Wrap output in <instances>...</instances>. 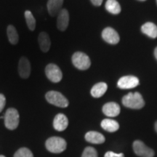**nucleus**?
<instances>
[{
  "instance_id": "1",
  "label": "nucleus",
  "mask_w": 157,
  "mask_h": 157,
  "mask_svg": "<svg viewBox=\"0 0 157 157\" xmlns=\"http://www.w3.org/2000/svg\"><path fill=\"white\" fill-rule=\"evenodd\" d=\"M122 103L125 107L132 109H140L145 105V101L139 93H129L124 96Z\"/></svg>"
},
{
  "instance_id": "2",
  "label": "nucleus",
  "mask_w": 157,
  "mask_h": 157,
  "mask_svg": "<svg viewBox=\"0 0 157 157\" xmlns=\"http://www.w3.org/2000/svg\"><path fill=\"white\" fill-rule=\"evenodd\" d=\"M66 142L60 137H52L46 141V148L49 151L54 154H60L66 148Z\"/></svg>"
},
{
  "instance_id": "3",
  "label": "nucleus",
  "mask_w": 157,
  "mask_h": 157,
  "mask_svg": "<svg viewBox=\"0 0 157 157\" xmlns=\"http://www.w3.org/2000/svg\"><path fill=\"white\" fill-rule=\"evenodd\" d=\"M48 103L60 108H66L68 105L67 98L57 91H49L45 95Z\"/></svg>"
},
{
  "instance_id": "4",
  "label": "nucleus",
  "mask_w": 157,
  "mask_h": 157,
  "mask_svg": "<svg viewBox=\"0 0 157 157\" xmlns=\"http://www.w3.org/2000/svg\"><path fill=\"white\" fill-rule=\"evenodd\" d=\"M19 113L14 108L8 109L5 115V125L8 129L13 130L18 127L19 124Z\"/></svg>"
},
{
  "instance_id": "5",
  "label": "nucleus",
  "mask_w": 157,
  "mask_h": 157,
  "mask_svg": "<svg viewBox=\"0 0 157 157\" xmlns=\"http://www.w3.org/2000/svg\"><path fill=\"white\" fill-rule=\"evenodd\" d=\"M72 63L79 70H87L91 66V61L87 55L82 52H76L72 56Z\"/></svg>"
},
{
  "instance_id": "6",
  "label": "nucleus",
  "mask_w": 157,
  "mask_h": 157,
  "mask_svg": "<svg viewBox=\"0 0 157 157\" xmlns=\"http://www.w3.org/2000/svg\"><path fill=\"white\" fill-rule=\"evenodd\" d=\"M45 74H46L47 77L50 79L51 82L54 83H58V82L61 81L63 78V74L60 68L56 64L50 63L48 64L45 68Z\"/></svg>"
},
{
  "instance_id": "7",
  "label": "nucleus",
  "mask_w": 157,
  "mask_h": 157,
  "mask_svg": "<svg viewBox=\"0 0 157 157\" xmlns=\"http://www.w3.org/2000/svg\"><path fill=\"white\" fill-rule=\"evenodd\" d=\"M133 149L137 156L141 157H153L154 156V151L151 148L147 147L140 140H135L133 143Z\"/></svg>"
},
{
  "instance_id": "8",
  "label": "nucleus",
  "mask_w": 157,
  "mask_h": 157,
  "mask_svg": "<svg viewBox=\"0 0 157 157\" xmlns=\"http://www.w3.org/2000/svg\"><path fill=\"white\" fill-rule=\"evenodd\" d=\"M139 84V79L134 76H125L120 78L117 82V86L120 89H132Z\"/></svg>"
},
{
  "instance_id": "9",
  "label": "nucleus",
  "mask_w": 157,
  "mask_h": 157,
  "mask_svg": "<svg viewBox=\"0 0 157 157\" xmlns=\"http://www.w3.org/2000/svg\"><path fill=\"white\" fill-rule=\"evenodd\" d=\"M103 40L111 44H117L119 42V36L114 29L111 27H107L102 32Z\"/></svg>"
},
{
  "instance_id": "10",
  "label": "nucleus",
  "mask_w": 157,
  "mask_h": 157,
  "mask_svg": "<svg viewBox=\"0 0 157 157\" xmlns=\"http://www.w3.org/2000/svg\"><path fill=\"white\" fill-rule=\"evenodd\" d=\"M18 73L22 78H28L31 74V64L25 57H22L19 60Z\"/></svg>"
},
{
  "instance_id": "11",
  "label": "nucleus",
  "mask_w": 157,
  "mask_h": 157,
  "mask_svg": "<svg viewBox=\"0 0 157 157\" xmlns=\"http://www.w3.org/2000/svg\"><path fill=\"white\" fill-rule=\"evenodd\" d=\"M69 23V13L66 9H62L58 15L57 27L60 31H63L67 29Z\"/></svg>"
},
{
  "instance_id": "12",
  "label": "nucleus",
  "mask_w": 157,
  "mask_h": 157,
  "mask_svg": "<svg viewBox=\"0 0 157 157\" xmlns=\"http://www.w3.org/2000/svg\"><path fill=\"white\" fill-rule=\"evenodd\" d=\"M103 112L104 114L109 117H117L120 113V106L119 104L111 102L107 103L103 105Z\"/></svg>"
},
{
  "instance_id": "13",
  "label": "nucleus",
  "mask_w": 157,
  "mask_h": 157,
  "mask_svg": "<svg viewBox=\"0 0 157 157\" xmlns=\"http://www.w3.org/2000/svg\"><path fill=\"white\" fill-rule=\"evenodd\" d=\"M68 125V118L63 113H58L55 117L53 121V127L55 129L59 132H62L67 128Z\"/></svg>"
},
{
  "instance_id": "14",
  "label": "nucleus",
  "mask_w": 157,
  "mask_h": 157,
  "mask_svg": "<svg viewBox=\"0 0 157 157\" xmlns=\"http://www.w3.org/2000/svg\"><path fill=\"white\" fill-rule=\"evenodd\" d=\"M63 4V0H48V10L51 16H56L58 15L61 10V7Z\"/></svg>"
},
{
  "instance_id": "15",
  "label": "nucleus",
  "mask_w": 157,
  "mask_h": 157,
  "mask_svg": "<svg viewBox=\"0 0 157 157\" xmlns=\"http://www.w3.org/2000/svg\"><path fill=\"white\" fill-rule=\"evenodd\" d=\"M38 42L39 44V48L41 50L44 52H48L50 50L51 46V41L50 36L48 33L41 32L39 35Z\"/></svg>"
},
{
  "instance_id": "16",
  "label": "nucleus",
  "mask_w": 157,
  "mask_h": 157,
  "mask_svg": "<svg viewBox=\"0 0 157 157\" xmlns=\"http://www.w3.org/2000/svg\"><path fill=\"white\" fill-rule=\"evenodd\" d=\"M85 140L90 143L93 144H101L105 142V138L101 133L90 131L85 135Z\"/></svg>"
},
{
  "instance_id": "17",
  "label": "nucleus",
  "mask_w": 157,
  "mask_h": 157,
  "mask_svg": "<svg viewBox=\"0 0 157 157\" xmlns=\"http://www.w3.org/2000/svg\"><path fill=\"white\" fill-rule=\"evenodd\" d=\"M141 31L143 34L152 39L157 37V26L154 23L148 22L143 24L141 27Z\"/></svg>"
},
{
  "instance_id": "18",
  "label": "nucleus",
  "mask_w": 157,
  "mask_h": 157,
  "mask_svg": "<svg viewBox=\"0 0 157 157\" xmlns=\"http://www.w3.org/2000/svg\"><path fill=\"white\" fill-rule=\"evenodd\" d=\"M101 127L109 132H114L119 128V124L117 121L110 119H105L101 121Z\"/></svg>"
},
{
  "instance_id": "19",
  "label": "nucleus",
  "mask_w": 157,
  "mask_h": 157,
  "mask_svg": "<svg viewBox=\"0 0 157 157\" xmlns=\"http://www.w3.org/2000/svg\"><path fill=\"white\" fill-rule=\"evenodd\" d=\"M108 89L107 84L104 82H99L95 84L91 90V95L94 98H101L105 93Z\"/></svg>"
},
{
  "instance_id": "20",
  "label": "nucleus",
  "mask_w": 157,
  "mask_h": 157,
  "mask_svg": "<svg viewBox=\"0 0 157 157\" xmlns=\"http://www.w3.org/2000/svg\"><path fill=\"white\" fill-rule=\"evenodd\" d=\"M105 9L111 14L117 15L120 13L121 6L117 0H107L105 3Z\"/></svg>"
},
{
  "instance_id": "21",
  "label": "nucleus",
  "mask_w": 157,
  "mask_h": 157,
  "mask_svg": "<svg viewBox=\"0 0 157 157\" xmlns=\"http://www.w3.org/2000/svg\"><path fill=\"white\" fill-rule=\"evenodd\" d=\"M7 33L10 42L12 44H17L19 40V36L17 30L13 25H8L7 29Z\"/></svg>"
},
{
  "instance_id": "22",
  "label": "nucleus",
  "mask_w": 157,
  "mask_h": 157,
  "mask_svg": "<svg viewBox=\"0 0 157 157\" xmlns=\"http://www.w3.org/2000/svg\"><path fill=\"white\" fill-rule=\"evenodd\" d=\"M25 18L29 29L31 31H34L36 29V20L31 11L26 10L25 12Z\"/></svg>"
},
{
  "instance_id": "23",
  "label": "nucleus",
  "mask_w": 157,
  "mask_h": 157,
  "mask_svg": "<svg viewBox=\"0 0 157 157\" xmlns=\"http://www.w3.org/2000/svg\"><path fill=\"white\" fill-rule=\"evenodd\" d=\"M14 157H34V155L29 148H21L15 152Z\"/></svg>"
},
{
  "instance_id": "24",
  "label": "nucleus",
  "mask_w": 157,
  "mask_h": 157,
  "mask_svg": "<svg viewBox=\"0 0 157 157\" xmlns=\"http://www.w3.org/2000/svg\"><path fill=\"white\" fill-rule=\"evenodd\" d=\"M82 157H98V152L93 147H87L84 149Z\"/></svg>"
},
{
  "instance_id": "25",
  "label": "nucleus",
  "mask_w": 157,
  "mask_h": 157,
  "mask_svg": "<svg viewBox=\"0 0 157 157\" xmlns=\"http://www.w3.org/2000/svg\"><path fill=\"white\" fill-rule=\"evenodd\" d=\"M6 104V98L3 94H0V113L2 111Z\"/></svg>"
},
{
  "instance_id": "26",
  "label": "nucleus",
  "mask_w": 157,
  "mask_h": 157,
  "mask_svg": "<svg viewBox=\"0 0 157 157\" xmlns=\"http://www.w3.org/2000/svg\"><path fill=\"white\" fill-rule=\"evenodd\" d=\"M104 157H124V155L123 154H116L112 151H108L105 153Z\"/></svg>"
},
{
  "instance_id": "27",
  "label": "nucleus",
  "mask_w": 157,
  "mask_h": 157,
  "mask_svg": "<svg viewBox=\"0 0 157 157\" xmlns=\"http://www.w3.org/2000/svg\"><path fill=\"white\" fill-rule=\"evenodd\" d=\"M93 5L95 6H101L103 3V0H90Z\"/></svg>"
},
{
  "instance_id": "28",
  "label": "nucleus",
  "mask_w": 157,
  "mask_h": 157,
  "mask_svg": "<svg viewBox=\"0 0 157 157\" xmlns=\"http://www.w3.org/2000/svg\"><path fill=\"white\" fill-rule=\"evenodd\" d=\"M154 56H155V58H156V59L157 60V47L154 50Z\"/></svg>"
},
{
  "instance_id": "29",
  "label": "nucleus",
  "mask_w": 157,
  "mask_h": 157,
  "mask_svg": "<svg viewBox=\"0 0 157 157\" xmlns=\"http://www.w3.org/2000/svg\"><path fill=\"white\" fill-rule=\"evenodd\" d=\"M155 129H156V131L157 132V121L156 122V124H155Z\"/></svg>"
},
{
  "instance_id": "30",
  "label": "nucleus",
  "mask_w": 157,
  "mask_h": 157,
  "mask_svg": "<svg viewBox=\"0 0 157 157\" xmlns=\"http://www.w3.org/2000/svg\"><path fill=\"white\" fill-rule=\"evenodd\" d=\"M0 157H5V156H3V155H0Z\"/></svg>"
},
{
  "instance_id": "31",
  "label": "nucleus",
  "mask_w": 157,
  "mask_h": 157,
  "mask_svg": "<svg viewBox=\"0 0 157 157\" xmlns=\"http://www.w3.org/2000/svg\"><path fill=\"white\" fill-rule=\"evenodd\" d=\"M139 1H142L143 2V1H146V0H139Z\"/></svg>"
},
{
  "instance_id": "32",
  "label": "nucleus",
  "mask_w": 157,
  "mask_h": 157,
  "mask_svg": "<svg viewBox=\"0 0 157 157\" xmlns=\"http://www.w3.org/2000/svg\"><path fill=\"white\" fill-rule=\"evenodd\" d=\"M156 2H157V0H156Z\"/></svg>"
}]
</instances>
